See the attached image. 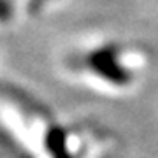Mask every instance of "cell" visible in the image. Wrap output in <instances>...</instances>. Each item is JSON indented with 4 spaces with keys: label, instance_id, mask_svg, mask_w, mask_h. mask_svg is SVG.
<instances>
[{
    "label": "cell",
    "instance_id": "obj_1",
    "mask_svg": "<svg viewBox=\"0 0 158 158\" xmlns=\"http://www.w3.org/2000/svg\"><path fill=\"white\" fill-rule=\"evenodd\" d=\"M86 65L91 72H95L111 85L125 86L132 81L130 70L119 62V53L116 46H102L91 51L86 56Z\"/></svg>",
    "mask_w": 158,
    "mask_h": 158
},
{
    "label": "cell",
    "instance_id": "obj_2",
    "mask_svg": "<svg viewBox=\"0 0 158 158\" xmlns=\"http://www.w3.org/2000/svg\"><path fill=\"white\" fill-rule=\"evenodd\" d=\"M46 148L53 158H74L67 149V135L60 127L49 128L48 135H46Z\"/></svg>",
    "mask_w": 158,
    "mask_h": 158
},
{
    "label": "cell",
    "instance_id": "obj_3",
    "mask_svg": "<svg viewBox=\"0 0 158 158\" xmlns=\"http://www.w3.org/2000/svg\"><path fill=\"white\" fill-rule=\"evenodd\" d=\"M0 149H4L11 158H32L27 151H23L21 146H19L12 137H9L6 132H2V130H0Z\"/></svg>",
    "mask_w": 158,
    "mask_h": 158
},
{
    "label": "cell",
    "instance_id": "obj_4",
    "mask_svg": "<svg viewBox=\"0 0 158 158\" xmlns=\"http://www.w3.org/2000/svg\"><path fill=\"white\" fill-rule=\"evenodd\" d=\"M12 18V4L9 0H0V21H9Z\"/></svg>",
    "mask_w": 158,
    "mask_h": 158
}]
</instances>
